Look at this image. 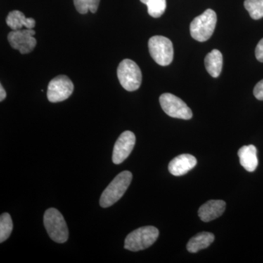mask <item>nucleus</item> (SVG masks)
Instances as JSON below:
<instances>
[{"mask_svg":"<svg viewBox=\"0 0 263 263\" xmlns=\"http://www.w3.org/2000/svg\"><path fill=\"white\" fill-rule=\"evenodd\" d=\"M222 65L223 57L219 50L214 49L205 57V68L212 77L217 78L220 75Z\"/></svg>","mask_w":263,"mask_h":263,"instance_id":"dca6fc26","label":"nucleus"},{"mask_svg":"<svg viewBox=\"0 0 263 263\" xmlns=\"http://www.w3.org/2000/svg\"><path fill=\"white\" fill-rule=\"evenodd\" d=\"M13 224L11 216L8 213L2 214L0 217V242L3 243L9 238L13 231Z\"/></svg>","mask_w":263,"mask_h":263,"instance_id":"a211bd4d","label":"nucleus"},{"mask_svg":"<svg viewBox=\"0 0 263 263\" xmlns=\"http://www.w3.org/2000/svg\"><path fill=\"white\" fill-rule=\"evenodd\" d=\"M147 5L148 13L153 18H160L165 11L167 3L166 0H140Z\"/></svg>","mask_w":263,"mask_h":263,"instance_id":"f3484780","label":"nucleus"},{"mask_svg":"<svg viewBox=\"0 0 263 263\" xmlns=\"http://www.w3.org/2000/svg\"><path fill=\"white\" fill-rule=\"evenodd\" d=\"M158 237L159 230L155 227H142L126 237L124 248L132 252L144 250L153 245Z\"/></svg>","mask_w":263,"mask_h":263,"instance_id":"f03ea898","label":"nucleus"},{"mask_svg":"<svg viewBox=\"0 0 263 263\" xmlns=\"http://www.w3.org/2000/svg\"><path fill=\"white\" fill-rule=\"evenodd\" d=\"M6 23L12 30H19L22 27L33 29L35 27V21L32 18H27L22 12L13 10L10 12L6 18Z\"/></svg>","mask_w":263,"mask_h":263,"instance_id":"4468645a","label":"nucleus"},{"mask_svg":"<svg viewBox=\"0 0 263 263\" xmlns=\"http://www.w3.org/2000/svg\"><path fill=\"white\" fill-rule=\"evenodd\" d=\"M217 17L215 11L208 9L196 17L190 24V34L199 42H205L210 39L215 29Z\"/></svg>","mask_w":263,"mask_h":263,"instance_id":"20e7f679","label":"nucleus"},{"mask_svg":"<svg viewBox=\"0 0 263 263\" xmlns=\"http://www.w3.org/2000/svg\"><path fill=\"white\" fill-rule=\"evenodd\" d=\"M117 76L122 87L127 91H136L141 86V70L133 60L126 59L121 62L118 67Z\"/></svg>","mask_w":263,"mask_h":263,"instance_id":"39448f33","label":"nucleus"},{"mask_svg":"<svg viewBox=\"0 0 263 263\" xmlns=\"http://www.w3.org/2000/svg\"><path fill=\"white\" fill-rule=\"evenodd\" d=\"M132 179L133 174L129 171H123L117 175L102 194L100 205L103 208H108L120 200L129 187Z\"/></svg>","mask_w":263,"mask_h":263,"instance_id":"f257e3e1","label":"nucleus"},{"mask_svg":"<svg viewBox=\"0 0 263 263\" xmlns=\"http://www.w3.org/2000/svg\"><path fill=\"white\" fill-rule=\"evenodd\" d=\"M148 50L152 59L158 65L167 66L174 60L173 43L164 36H153L148 41Z\"/></svg>","mask_w":263,"mask_h":263,"instance_id":"423d86ee","label":"nucleus"},{"mask_svg":"<svg viewBox=\"0 0 263 263\" xmlns=\"http://www.w3.org/2000/svg\"><path fill=\"white\" fill-rule=\"evenodd\" d=\"M255 56L259 62H263V38L256 47Z\"/></svg>","mask_w":263,"mask_h":263,"instance_id":"4be33fe9","label":"nucleus"},{"mask_svg":"<svg viewBox=\"0 0 263 263\" xmlns=\"http://www.w3.org/2000/svg\"><path fill=\"white\" fill-rule=\"evenodd\" d=\"M74 85L66 76H59L52 79L48 86L47 97L51 103L67 100L73 92Z\"/></svg>","mask_w":263,"mask_h":263,"instance_id":"6e6552de","label":"nucleus"},{"mask_svg":"<svg viewBox=\"0 0 263 263\" xmlns=\"http://www.w3.org/2000/svg\"><path fill=\"white\" fill-rule=\"evenodd\" d=\"M214 238L215 237L213 233L202 232L189 240L186 249L190 253H196L199 251L209 247L214 242Z\"/></svg>","mask_w":263,"mask_h":263,"instance_id":"2eb2a0df","label":"nucleus"},{"mask_svg":"<svg viewBox=\"0 0 263 263\" xmlns=\"http://www.w3.org/2000/svg\"><path fill=\"white\" fill-rule=\"evenodd\" d=\"M43 222L48 235L53 241L63 243L68 239V228L63 216L57 209L51 208L46 210Z\"/></svg>","mask_w":263,"mask_h":263,"instance_id":"7ed1b4c3","label":"nucleus"},{"mask_svg":"<svg viewBox=\"0 0 263 263\" xmlns=\"http://www.w3.org/2000/svg\"><path fill=\"white\" fill-rule=\"evenodd\" d=\"M240 163L248 172H254L258 165L257 148L254 145L241 147L238 152Z\"/></svg>","mask_w":263,"mask_h":263,"instance_id":"ddd939ff","label":"nucleus"},{"mask_svg":"<svg viewBox=\"0 0 263 263\" xmlns=\"http://www.w3.org/2000/svg\"><path fill=\"white\" fill-rule=\"evenodd\" d=\"M196 158L194 156L183 154L177 156L169 163V172L175 176H181L187 174L196 166Z\"/></svg>","mask_w":263,"mask_h":263,"instance_id":"9b49d317","label":"nucleus"},{"mask_svg":"<svg viewBox=\"0 0 263 263\" xmlns=\"http://www.w3.org/2000/svg\"><path fill=\"white\" fill-rule=\"evenodd\" d=\"M226 209V203L223 200H209L199 209L198 216L202 221L209 222L222 215Z\"/></svg>","mask_w":263,"mask_h":263,"instance_id":"f8f14e48","label":"nucleus"},{"mask_svg":"<svg viewBox=\"0 0 263 263\" xmlns=\"http://www.w3.org/2000/svg\"><path fill=\"white\" fill-rule=\"evenodd\" d=\"M245 7L251 18L254 20L263 18V0H245Z\"/></svg>","mask_w":263,"mask_h":263,"instance_id":"6ab92c4d","label":"nucleus"},{"mask_svg":"<svg viewBox=\"0 0 263 263\" xmlns=\"http://www.w3.org/2000/svg\"><path fill=\"white\" fill-rule=\"evenodd\" d=\"M254 95L257 100H263V79L257 83L254 87Z\"/></svg>","mask_w":263,"mask_h":263,"instance_id":"412c9836","label":"nucleus"},{"mask_svg":"<svg viewBox=\"0 0 263 263\" xmlns=\"http://www.w3.org/2000/svg\"><path fill=\"white\" fill-rule=\"evenodd\" d=\"M35 31L33 29L13 30L8 35V42L15 50L22 54L30 53L37 45V41L34 37Z\"/></svg>","mask_w":263,"mask_h":263,"instance_id":"1a4fd4ad","label":"nucleus"},{"mask_svg":"<svg viewBox=\"0 0 263 263\" xmlns=\"http://www.w3.org/2000/svg\"><path fill=\"white\" fill-rule=\"evenodd\" d=\"M160 103L162 110L169 117L184 120H189L193 117L191 109L176 95L164 93L160 96Z\"/></svg>","mask_w":263,"mask_h":263,"instance_id":"0eeeda50","label":"nucleus"},{"mask_svg":"<svg viewBox=\"0 0 263 263\" xmlns=\"http://www.w3.org/2000/svg\"><path fill=\"white\" fill-rule=\"evenodd\" d=\"M77 11L81 14H86L88 11L96 13L100 0H73Z\"/></svg>","mask_w":263,"mask_h":263,"instance_id":"aec40b11","label":"nucleus"},{"mask_svg":"<svg viewBox=\"0 0 263 263\" xmlns=\"http://www.w3.org/2000/svg\"><path fill=\"white\" fill-rule=\"evenodd\" d=\"M6 91L3 88V85H0V101H3L6 98Z\"/></svg>","mask_w":263,"mask_h":263,"instance_id":"5701e85b","label":"nucleus"},{"mask_svg":"<svg viewBox=\"0 0 263 263\" xmlns=\"http://www.w3.org/2000/svg\"><path fill=\"white\" fill-rule=\"evenodd\" d=\"M136 136L131 131H125L118 138L114 146L113 162L119 164L122 163L129 157L136 144Z\"/></svg>","mask_w":263,"mask_h":263,"instance_id":"9d476101","label":"nucleus"}]
</instances>
